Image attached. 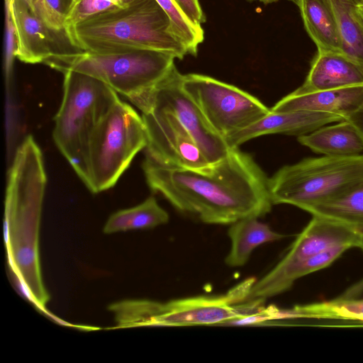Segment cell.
Instances as JSON below:
<instances>
[{
  "label": "cell",
  "mask_w": 363,
  "mask_h": 363,
  "mask_svg": "<svg viewBox=\"0 0 363 363\" xmlns=\"http://www.w3.org/2000/svg\"><path fill=\"white\" fill-rule=\"evenodd\" d=\"M142 168L154 192L206 224L230 225L247 217L260 218L273 205L269 178L238 147L204 170L164 164L147 155Z\"/></svg>",
  "instance_id": "1"
},
{
  "label": "cell",
  "mask_w": 363,
  "mask_h": 363,
  "mask_svg": "<svg viewBox=\"0 0 363 363\" xmlns=\"http://www.w3.org/2000/svg\"><path fill=\"white\" fill-rule=\"evenodd\" d=\"M46 181L42 152L28 135L16 149L8 171L4 240L13 284L21 293L30 294L33 305L45 313L50 296L41 275L39 230Z\"/></svg>",
  "instance_id": "2"
},
{
  "label": "cell",
  "mask_w": 363,
  "mask_h": 363,
  "mask_svg": "<svg viewBox=\"0 0 363 363\" xmlns=\"http://www.w3.org/2000/svg\"><path fill=\"white\" fill-rule=\"evenodd\" d=\"M72 45L99 54L154 50L180 60L188 54L171 20L156 0H132L65 29Z\"/></svg>",
  "instance_id": "3"
},
{
  "label": "cell",
  "mask_w": 363,
  "mask_h": 363,
  "mask_svg": "<svg viewBox=\"0 0 363 363\" xmlns=\"http://www.w3.org/2000/svg\"><path fill=\"white\" fill-rule=\"evenodd\" d=\"M174 58L154 50L107 54L80 50L54 55L45 65L62 73L72 70L94 77L138 108L175 66Z\"/></svg>",
  "instance_id": "4"
},
{
  "label": "cell",
  "mask_w": 363,
  "mask_h": 363,
  "mask_svg": "<svg viewBox=\"0 0 363 363\" xmlns=\"http://www.w3.org/2000/svg\"><path fill=\"white\" fill-rule=\"evenodd\" d=\"M63 74V97L54 118L52 136L58 150L84 183L91 135L119 98L113 89L94 77L72 70Z\"/></svg>",
  "instance_id": "5"
},
{
  "label": "cell",
  "mask_w": 363,
  "mask_h": 363,
  "mask_svg": "<svg viewBox=\"0 0 363 363\" xmlns=\"http://www.w3.org/2000/svg\"><path fill=\"white\" fill-rule=\"evenodd\" d=\"M147 144V130L142 116L131 106L118 99L91 135L84 184L94 194L111 188Z\"/></svg>",
  "instance_id": "6"
},
{
  "label": "cell",
  "mask_w": 363,
  "mask_h": 363,
  "mask_svg": "<svg viewBox=\"0 0 363 363\" xmlns=\"http://www.w3.org/2000/svg\"><path fill=\"white\" fill-rule=\"evenodd\" d=\"M363 180V155L305 158L269 179L272 204L303 211L331 199Z\"/></svg>",
  "instance_id": "7"
},
{
  "label": "cell",
  "mask_w": 363,
  "mask_h": 363,
  "mask_svg": "<svg viewBox=\"0 0 363 363\" xmlns=\"http://www.w3.org/2000/svg\"><path fill=\"white\" fill-rule=\"evenodd\" d=\"M182 86L209 125L225 140L271 111L249 93L208 76L183 74Z\"/></svg>",
  "instance_id": "8"
},
{
  "label": "cell",
  "mask_w": 363,
  "mask_h": 363,
  "mask_svg": "<svg viewBox=\"0 0 363 363\" xmlns=\"http://www.w3.org/2000/svg\"><path fill=\"white\" fill-rule=\"evenodd\" d=\"M255 281H243L226 294L199 296L163 303L148 326L223 325L225 322L262 310L265 300L245 301Z\"/></svg>",
  "instance_id": "9"
},
{
  "label": "cell",
  "mask_w": 363,
  "mask_h": 363,
  "mask_svg": "<svg viewBox=\"0 0 363 363\" xmlns=\"http://www.w3.org/2000/svg\"><path fill=\"white\" fill-rule=\"evenodd\" d=\"M361 234L340 222L313 216L292 243L286 255L268 273L252 284L246 301L274 296L276 286L294 267L328 249L345 245L358 247Z\"/></svg>",
  "instance_id": "10"
},
{
  "label": "cell",
  "mask_w": 363,
  "mask_h": 363,
  "mask_svg": "<svg viewBox=\"0 0 363 363\" xmlns=\"http://www.w3.org/2000/svg\"><path fill=\"white\" fill-rule=\"evenodd\" d=\"M182 75L174 66L149 93L138 108L142 113L158 109L173 114L194 138L208 162L215 164L225 157L230 148L183 89Z\"/></svg>",
  "instance_id": "11"
},
{
  "label": "cell",
  "mask_w": 363,
  "mask_h": 363,
  "mask_svg": "<svg viewBox=\"0 0 363 363\" xmlns=\"http://www.w3.org/2000/svg\"><path fill=\"white\" fill-rule=\"evenodd\" d=\"M147 144L145 155L157 162L195 170L211 164L188 130L172 113L150 109L143 113Z\"/></svg>",
  "instance_id": "12"
},
{
  "label": "cell",
  "mask_w": 363,
  "mask_h": 363,
  "mask_svg": "<svg viewBox=\"0 0 363 363\" xmlns=\"http://www.w3.org/2000/svg\"><path fill=\"white\" fill-rule=\"evenodd\" d=\"M16 34L15 57L29 64L43 63L54 55L79 51L71 43L65 29L50 28L25 0H11Z\"/></svg>",
  "instance_id": "13"
},
{
  "label": "cell",
  "mask_w": 363,
  "mask_h": 363,
  "mask_svg": "<svg viewBox=\"0 0 363 363\" xmlns=\"http://www.w3.org/2000/svg\"><path fill=\"white\" fill-rule=\"evenodd\" d=\"M345 120L342 116L312 111L270 112L255 123L240 130L225 139L230 148L255 138L269 134L298 135L308 134L333 122Z\"/></svg>",
  "instance_id": "14"
},
{
  "label": "cell",
  "mask_w": 363,
  "mask_h": 363,
  "mask_svg": "<svg viewBox=\"0 0 363 363\" xmlns=\"http://www.w3.org/2000/svg\"><path fill=\"white\" fill-rule=\"evenodd\" d=\"M363 107V85L308 91L297 88L279 100L274 112L312 111L335 113L345 119Z\"/></svg>",
  "instance_id": "15"
},
{
  "label": "cell",
  "mask_w": 363,
  "mask_h": 363,
  "mask_svg": "<svg viewBox=\"0 0 363 363\" xmlns=\"http://www.w3.org/2000/svg\"><path fill=\"white\" fill-rule=\"evenodd\" d=\"M363 85V69L346 55L318 52L300 89L308 91Z\"/></svg>",
  "instance_id": "16"
},
{
  "label": "cell",
  "mask_w": 363,
  "mask_h": 363,
  "mask_svg": "<svg viewBox=\"0 0 363 363\" xmlns=\"http://www.w3.org/2000/svg\"><path fill=\"white\" fill-rule=\"evenodd\" d=\"M300 144L323 155L351 156L363 152V140L353 125L347 120L321 126L298 137Z\"/></svg>",
  "instance_id": "17"
},
{
  "label": "cell",
  "mask_w": 363,
  "mask_h": 363,
  "mask_svg": "<svg viewBox=\"0 0 363 363\" xmlns=\"http://www.w3.org/2000/svg\"><path fill=\"white\" fill-rule=\"evenodd\" d=\"M257 217L242 218L230 225L228 235L230 240V250L225 262L230 267L244 266L257 247L270 242L279 240L284 235L274 231Z\"/></svg>",
  "instance_id": "18"
},
{
  "label": "cell",
  "mask_w": 363,
  "mask_h": 363,
  "mask_svg": "<svg viewBox=\"0 0 363 363\" xmlns=\"http://www.w3.org/2000/svg\"><path fill=\"white\" fill-rule=\"evenodd\" d=\"M296 5L318 52L342 54V43L336 20L324 0H298Z\"/></svg>",
  "instance_id": "19"
},
{
  "label": "cell",
  "mask_w": 363,
  "mask_h": 363,
  "mask_svg": "<svg viewBox=\"0 0 363 363\" xmlns=\"http://www.w3.org/2000/svg\"><path fill=\"white\" fill-rule=\"evenodd\" d=\"M308 213L349 225L363 234V180L340 195L313 206Z\"/></svg>",
  "instance_id": "20"
},
{
  "label": "cell",
  "mask_w": 363,
  "mask_h": 363,
  "mask_svg": "<svg viewBox=\"0 0 363 363\" xmlns=\"http://www.w3.org/2000/svg\"><path fill=\"white\" fill-rule=\"evenodd\" d=\"M169 220L167 212L150 196L143 203L129 208L118 211L110 216L103 232L111 234L129 230L153 228Z\"/></svg>",
  "instance_id": "21"
},
{
  "label": "cell",
  "mask_w": 363,
  "mask_h": 363,
  "mask_svg": "<svg viewBox=\"0 0 363 363\" xmlns=\"http://www.w3.org/2000/svg\"><path fill=\"white\" fill-rule=\"evenodd\" d=\"M336 20L342 54L363 69V26L354 13L352 0H324Z\"/></svg>",
  "instance_id": "22"
},
{
  "label": "cell",
  "mask_w": 363,
  "mask_h": 363,
  "mask_svg": "<svg viewBox=\"0 0 363 363\" xmlns=\"http://www.w3.org/2000/svg\"><path fill=\"white\" fill-rule=\"evenodd\" d=\"M293 318H341L363 321V298H339L328 302L296 306L290 309Z\"/></svg>",
  "instance_id": "23"
},
{
  "label": "cell",
  "mask_w": 363,
  "mask_h": 363,
  "mask_svg": "<svg viewBox=\"0 0 363 363\" xmlns=\"http://www.w3.org/2000/svg\"><path fill=\"white\" fill-rule=\"evenodd\" d=\"M168 14L174 35L182 42L188 54L196 56L198 46L203 40L201 26L192 23L175 0H156Z\"/></svg>",
  "instance_id": "24"
},
{
  "label": "cell",
  "mask_w": 363,
  "mask_h": 363,
  "mask_svg": "<svg viewBox=\"0 0 363 363\" xmlns=\"http://www.w3.org/2000/svg\"><path fill=\"white\" fill-rule=\"evenodd\" d=\"M16 50V34L11 11V0H5L4 69L7 77L11 73Z\"/></svg>",
  "instance_id": "25"
},
{
  "label": "cell",
  "mask_w": 363,
  "mask_h": 363,
  "mask_svg": "<svg viewBox=\"0 0 363 363\" xmlns=\"http://www.w3.org/2000/svg\"><path fill=\"white\" fill-rule=\"evenodd\" d=\"M31 10L43 20L50 28L62 30L65 29L64 25L51 13L44 0H25Z\"/></svg>",
  "instance_id": "26"
},
{
  "label": "cell",
  "mask_w": 363,
  "mask_h": 363,
  "mask_svg": "<svg viewBox=\"0 0 363 363\" xmlns=\"http://www.w3.org/2000/svg\"><path fill=\"white\" fill-rule=\"evenodd\" d=\"M190 21L197 26L206 21L199 0H175Z\"/></svg>",
  "instance_id": "27"
},
{
  "label": "cell",
  "mask_w": 363,
  "mask_h": 363,
  "mask_svg": "<svg viewBox=\"0 0 363 363\" xmlns=\"http://www.w3.org/2000/svg\"><path fill=\"white\" fill-rule=\"evenodd\" d=\"M44 1L51 13L64 25L74 0H44Z\"/></svg>",
  "instance_id": "28"
},
{
  "label": "cell",
  "mask_w": 363,
  "mask_h": 363,
  "mask_svg": "<svg viewBox=\"0 0 363 363\" xmlns=\"http://www.w3.org/2000/svg\"><path fill=\"white\" fill-rule=\"evenodd\" d=\"M345 120L348 121L353 125L363 140V107Z\"/></svg>",
  "instance_id": "29"
},
{
  "label": "cell",
  "mask_w": 363,
  "mask_h": 363,
  "mask_svg": "<svg viewBox=\"0 0 363 363\" xmlns=\"http://www.w3.org/2000/svg\"><path fill=\"white\" fill-rule=\"evenodd\" d=\"M354 13L363 26V4H354Z\"/></svg>",
  "instance_id": "30"
},
{
  "label": "cell",
  "mask_w": 363,
  "mask_h": 363,
  "mask_svg": "<svg viewBox=\"0 0 363 363\" xmlns=\"http://www.w3.org/2000/svg\"><path fill=\"white\" fill-rule=\"evenodd\" d=\"M113 2L118 8L126 6L132 0H110Z\"/></svg>",
  "instance_id": "31"
},
{
  "label": "cell",
  "mask_w": 363,
  "mask_h": 363,
  "mask_svg": "<svg viewBox=\"0 0 363 363\" xmlns=\"http://www.w3.org/2000/svg\"><path fill=\"white\" fill-rule=\"evenodd\" d=\"M249 1H260V2L264 3V4H270V3H272V2L277 1L278 0H249ZM289 1H291L294 3H295L296 4H297V3L298 1V0H289Z\"/></svg>",
  "instance_id": "32"
},
{
  "label": "cell",
  "mask_w": 363,
  "mask_h": 363,
  "mask_svg": "<svg viewBox=\"0 0 363 363\" xmlns=\"http://www.w3.org/2000/svg\"><path fill=\"white\" fill-rule=\"evenodd\" d=\"M358 247L360 248L362 250V251L363 252V234H361V238H360Z\"/></svg>",
  "instance_id": "33"
},
{
  "label": "cell",
  "mask_w": 363,
  "mask_h": 363,
  "mask_svg": "<svg viewBox=\"0 0 363 363\" xmlns=\"http://www.w3.org/2000/svg\"><path fill=\"white\" fill-rule=\"evenodd\" d=\"M355 5L363 4V0H352Z\"/></svg>",
  "instance_id": "34"
}]
</instances>
